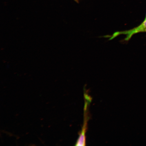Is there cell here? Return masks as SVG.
Segmentation results:
<instances>
[{
	"label": "cell",
	"instance_id": "1",
	"mask_svg": "<svg viewBox=\"0 0 146 146\" xmlns=\"http://www.w3.org/2000/svg\"><path fill=\"white\" fill-rule=\"evenodd\" d=\"M142 32H146V19L144 20L143 22L139 26L131 30L114 33L109 37V40L113 39L116 36L121 35H126V37L124 39V41H128L134 35Z\"/></svg>",
	"mask_w": 146,
	"mask_h": 146
},
{
	"label": "cell",
	"instance_id": "3",
	"mask_svg": "<svg viewBox=\"0 0 146 146\" xmlns=\"http://www.w3.org/2000/svg\"><path fill=\"white\" fill-rule=\"evenodd\" d=\"M74 1L78 3V1H79V0H74Z\"/></svg>",
	"mask_w": 146,
	"mask_h": 146
},
{
	"label": "cell",
	"instance_id": "4",
	"mask_svg": "<svg viewBox=\"0 0 146 146\" xmlns=\"http://www.w3.org/2000/svg\"><path fill=\"white\" fill-rule=\"evenodd\" d=\"M146 14L145 17V20H146Z\"/></svg>",
	"mask_w": 146,
	"mask_h": 146
},
{
	"label": "cell",
	"instance_id": "2",
	"mask_svg": "<svg viewBox=\"0 0 146 146\" xmlns=\"http://www.w3.org/2000/svg\"><path fill=\"white\" fill-rule=\"evenodd\" d=\"M86 102L85 103L84 107V124L83 128L80 134L79 138L77 142H76V146H84L86 145V137L85 133L86 132L87 126L88 119L87 109V107L88 106V103L89 101L88 100H86Z\"/></svg>",
	"mask_w": 146,
	"mask_h": 146
}]
</instances>
